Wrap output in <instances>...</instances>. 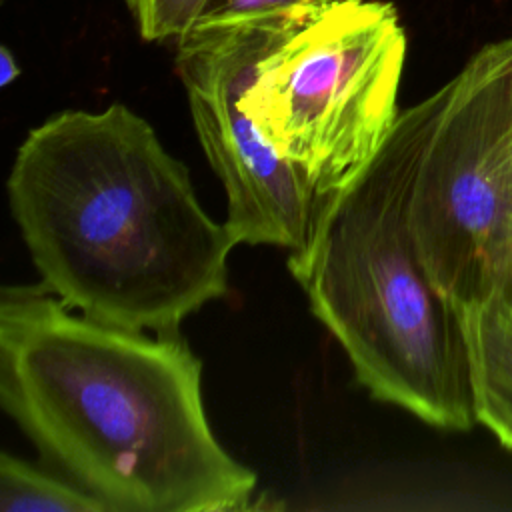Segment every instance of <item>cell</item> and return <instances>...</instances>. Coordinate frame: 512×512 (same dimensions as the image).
Listing matches in <instances>:
<instances>
[{
  "label": "cell",
  "instance_id": "cell-11",
  "mask_svg": "<svg viewBox=\"0 0 512 512\" xmlns=\"http://www.w3.org/2000/svg\"><path fill=\"white\" fill-rule=\"evenodd\" d=\"M20 64L8 46L0 48V86L8 88L20 76Z\"/></svg>",
  "mask_w": 512,
  "mask_h": 512
},
{
  "label": "cell",
  "instance_id": "cell-13",
  "mask_svg": "<svg viewBox=\"0 0 512 512\" xmlns=\"http://www.w3.org/2000/svg\"><path fill=\"white\" fill-rule=\"evenodd\" d=\"M510 224H512V200H510Z\"/></svg>",
  "mask_w": 512,
  "mask_h": 512
},
{
  "label": "cell",
  "instance_id": "cell-4",
  "mask_svg": "<svg viewBox=\"0 0 512 512\" xmlns=\"http://www.w3.org/2000/svg\"><path fill=\"white\" fill-rule=\"evenodd\" d=\"M406 32L382 0H348L298 26L260 66L244 106L320 196L382 148L400 110Z\"/></svg>",
  "mask_w": 512,
  "mask_h": 512
},
{
  "label": "cell",
  "instance_id": "cell-1",
  "mask_svg": "<svg viewBox=\"0 0 512 512\" xmlns=\"http://www.w3.org/2000/svg\"><path fill=\"white\" fill-rule=\"evenodd\" d=\"M0 402L106 512H230L256 474L216 440L202 362L180 334L76 314L44 284L0 298Z\"/></svg>",
  "mask_w": 512,
  "mask_h": 512
},
{
  "label": "cell",
  "instance_id": "cell-8",
  "mask_svg": "<svg viewBox=\"0 0 512 512\" xmlns=\"http://www.w3.org/2000/svg\"><path fill=\"white\" fill-rule=\"evenodd\" d=\"M2 512H106L104 506L46 466L30 464L10 452L0 454Z\"/></svg>",
  "mask_w": 512,
  "mask_h": 512
},
{
  "label": "cell",
  "instance_id": "cell-3",
  "mask_svg": "<svg viewBox=\"0 0 512 512\" xmlns=\"http://www.w3.org/2000/svg\"><path fill=\"white\" fill-rule=\"evenodd\" d=\"M438 108L440 88L400 110L378 154L324 200L308 250L288 268L376 400L468 430L478 420L460 310L428 274L410 226Z\"/></svg>",
  "mask_w": 512,
  "mask_h": 512
},
{
  "label": "cell",
  "instance_id": "cell-6",
  "mask_svg": "<svg viewBox=\"0 0 512 512\" xmlns=\"http://www.w3.org/2000/svg\"><path fill=\"white\" fill-rule=\"evenodd\" d=\"M310 18L278 14L192 26L174 42L200 146L228 198L226 226L238 244L278 246L288 256L308 250L326 198L266 140L244 96L262 62Z\"/></svg>",
  "mask_w": 512,
  "mask_h": 512
},
{
  "label": "cell",
  "instance_id": "cell-12",
  "mask_svg": "<svg viewBox=\"0 0 512 512\" xmlns=\"http://www.w3.org/2000/svg\"><path fill=\"white\" fill-rule=\"evenodd\" d=\"M494 294H498V298L504 302V306L510 310L512 314V252L504 264V270L498 278V284H496V290Z\"/></svg>",
  "mask_w": 512,
  "mask_h": 512
},
{
  "label": "cell",
  "instance_id": "cell-5",
  "mask_svg": "<svg viewBox=\"0 0 512 512\" xmlns=\"http://www.w3.org/2000/svg\"><path fill=\"white\" fill-rule=\"evenodd\" d=\"M512 38L482 46L440 86L410 226L438 290L460 310L494 294L512 252Z\"/></svg>",
  "mask_w": 512,
  "mask_h": 512
},
{
  "label": "cell",
  "instance_id": "cell-10",
  "mask_svg": "<svg viewBox=\"0 0 512 512\" xmlns=\"http://www.w3.org/2000/svg\"><path fill=\"white\" fill-rule=\"evenodd\" d=\"M348 0H206L194 26L228 24L264 16H316Z\"/></svg>",
  "mask_w": 512,
  "mask_h": 512
},
{
  "label": "cell",
  "instance_id": "cell-7",
  "mask_svg": "<svg viewBox=\"0 0 512 512\" xmlns=\"http://www.w3.org/2000/svg\"><path fill=\"white\" fill-rule=\"evenodd\" d=\"M476 420L512 450V314L498 298L460 308Z\"/></svg>",
  "mask_w": 512,
  "mask_h": 512
},
{
  "label": "cell",
  "instance_id": "cell-2",
  "mask_svg": "<svg viewBox=\"0 0 512 512\" xmlns=\"http://www.w3.org/2000/svg\"><path fill=\"white\" fill-rule=\"evenodd\" d=\"M8 200L42 284L92 320L180 334L184 318L228 292L234 234L124 104L64 110L32 128Z\"/></svg>",
  "mask_w": 512,
  "mask_h": 512
},
{
  "label": "cell",
  "instance_id": "cell-9",
  "mask_svg": "<svg viewBox=\"0 0 512 512\" xmlns=\"http://www.w3.org/2000/svg\"><path fill=\"white\" fill-rule=\"evenodd\" d=\"M146 42H176L198 20L206 0H122Z\"/></svg>",
  "mask_w": 512,
  "mask_h": 512
}]
</instances>
